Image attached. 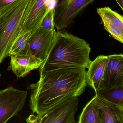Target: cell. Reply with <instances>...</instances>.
Returning a JSON list of instances; mask_svg holds the SVG:
<instances>
[{"instance_id": "30bf717a", "label": "cell", "mask_w": 123, "mask_h": 123, "mask_svg": "<svg viewBox=\"0 0 123 123\" xmlns=\"http://www.w3.org/2000/svg\"><path fill=\"white\" fill-rule=\"evenodd\" d=\"M107 59L103 90L123 85V55H110Z\"/></svg>"}, {"instance_id": "ac0fdd59", "label": "cell", "mask_w": 123, "mask_h": 123, "mask_svg": "<svg viewBox=\"0 0 123 123\" xmlns=\"http://www.w3.org/2000/svg\"><path fill=\"white\" fill-rule=\"evenodd\" d=\"M54 9H50L49 10L44 18L40 26L48 29H55L54 22Z\"/></svg>"}, {"instance_id": "d6986e66", "label": "cell", "mask_w": 123, "mask_h": 123, "mask_svg": "<svg viewBox=\"0 0 123 123\" xmlns=\"http://www.w3.org/2000/svg\"><path fill=\"white\" fill-rule=\"evenodd\" d=\"M17 0H0V13L8 6Z\"/></svg>"}, {"instance_id": "44dd1931", "label": "cell", "mask_w": 123, "mask_h": 123, "mask_svg": "<svg viewBox=\"0 0 123 123\" xmlns=\"http://www.w3.org/2000/svg\"><path fill=\"white\" fill-rule=\"evenodd\" d=\"M122 10H123V0H115Z\"/></svg>"}, {"instance_id": "7a4b0ae2", "label": "cell", "mask_w": 123, "mask_h": 123, "mask_svg": "<svg viewBox=\"0 0 123 123\" xmlns=\"http://www.w3.org/2000/svg\"><path fill=\"white\" fill-rule=\"evenodd\" d=\"M91 49L84 39L72 34L56 33L48 56L39 72L62 68H88L91 62Z\"/></svg>"}, {"instance_id": "7402d4cb", "label": "cell", "mask_w": 123, "mask_h": 123, "mask_svg": "<svg viewBox=\"0 0 123 123\" xmlns=\"http://www.w3.org/2000/svg\"><path fill=\"white\" fill-rule=\"evenodd\" d=\"M1 74H0V77H1Z\"/></svg>"}, {"instance_id": "ffe728a7", "label": "cell", "mask_w": 123, "mask_h": 123, "mask_svg": "<svg viewBox=\"0 0 123 123\" xmlns=\"http://www.w3.org/2000/svg\"><path fill=\"white\" fill-rule=\"evenodd\" d=\"M28 123H39L38 119L37 116L31 115L26 120Z\"/></svg>"}, {"instance_id": "7c38bea8", "label": "cell", "mask_w": 123, "mask_h": 123, "mask_svg": "<svg viewBox=\"0 0 123 123\" xmlns=\"http://www.w3.org/2000/svg\"><path fill=\"white\" fill-rule=\"evenodd\" d=\"M95 100L102 123H123V108L95 93Z\"/></svg>"}, {"instance_id": "ba28073f", "label": "cell", "mask_w": 123, "mask_h": 123, "mask_svg": "<svg viewBox=\"0 0 123 123\" xmlns=\"http://www.w3.org/2000/svg\"><path fill=\"white\" fill-rule=\"evenodd\" d=\"M56 33L55 29H46L41 26L31 33L28 43L29 49L43 64L48 56Z\"/></svg>"}, {"instance_id": "277c9868", "label": "cell", "mask_w": 123, "mask_h": 123, "mask_svg": "<svg viewBox=\"0 0 123 123\" xmlns=\"http://www.w3.org/2000/svg\"><path fill=\"white\" fill-rule=\"evenodd\" d=\"M95 0H57L54 8V22L58 31L67 28L88 5Z\"/></svg>"}, {"instance_id": "5bb4252c", "label": "cell", "mask_w": 123, "mask_h": 123, "mask_svg": "<svg viewBox=\"0 0 123 123\" xmlns=\"http://www.w3.org/2000/svg\"><path fill=\"white\" fill-rule=\"evenodd\" d=\"M96 11L103 23L106 22L113 24L123 30V17L122 15L108 7L97 8Z\"/></svg>"}, {"instance_id": "8fae6325", "label": "cell", "mask_w": 123, "mask_h": 123, "mask_svg": "<svg viewBox=\"0 0 123 123\" xmlns=\"http://www.w3.org/2000/svg\"><path fill=\"white\" fill-rule=\"evenodd\" d=\"M107 56L100 55L91 61L86 71L87 84L95 92L103 90L105 70L107 64Z\"/></svg>"}, {"instance_id": "5b68a950", "label": "cell", "mask_w": 123, "mask_h": 123, "mask_svg": "<svg viewBox=\"0 0 123 123\" xmlns=\"http://www.w3.org/2000/svg\"><path fill=\"white\" fill-rule=\"evenodd\" d=\"M28 92L13 87L0 90V123L7 122L22 110Z\"/></svg>"}, {"instance_id": "2e32d148", "label": "cell", "mask_w": 123, "mask_h": 123, "mask_svg": "<svg viewBox=\"0 0 123 123\" xmlns=\"http://www.w3.org/2000/svg\"><path fill=\"white\" fill-rule=\"evenodd\" d=\"M31 33V31H29L18 34L11 46L9 52L10 56L21 52L26 48Z\"/></svg>"}, {"instance_id": "6da1fadb", "label": "cell", "mask_w": 123, "mask_h": 123, "mask_svg": "<svg viewBox=\"0 0 123 123\" xmlns=\"http://www.w3.org/2000/svg\"><path fill=\"white\" fill-rule=\"evenodd\" d=\"M85 69L62 68L40 72V79L29 86V106L37 116L43 114L62 101L78 97L88 84Z\"/></svg>"}, {"instance_id": "3957f363", "label": "cell", "mask_w": 123, "mask_h": 123, "mask_svg": "<svg viewBox=\"0 0 123 123\" xmlns=\"http://www.w3.org/2000/svg\"><path fill=\"white\" fill-rule=\"evenodd\" d=\"M29 0H17L0 13V64L10 56L11 46L22 29Z\"/></svg>"}, {"instance_id": "9a60e30c", "label": "cell", "mask_w": 123, "mask_h": 123, "mask_svg": "<svg viewBox=\"0 0 123 123\" xmlns=\"http://www.w3.org/2000/svg\"><path fill=\"white\" fill-rule=\"evenodd\" d=\"M107 100L123 108V85L96 92Z\"/></svg>"}, {"instance_id": "9c48e42d", "label": "cell", "mask_w": 123, "mask_h": 123, "mask_svg": "<svg viewBox=\"0 0 123 123\" xmlns=\"http://www.w3.org/2000/svg\"><path fill=\"white\" fill-rule=\"evenodd\" d=\"M10 57L8 70H12L18 78L24 77L31 71L39 69L43 63L31 53L29 44L21 52Z\"/></svg>"}, {"instance_id": "e0dca14e", "label": "cell", "mask_w": 123, "mask_h": 123, "mask_svg": "<svg viewBox=\"0 0 123 123\" xmlns=\"http://www.w3.org/2000/svg\"><path fill=\"white\" fill-rule=\"evenodd\" d=\"M104 28L109 32L112 37L116 40L122 43H123V30L109 23L104 22Z\"/></svg>"}, {"instance_id": "4fadbf2b", "label": "cell", "mask_w": 123, "mask_h": 123, "mask_svg": "<svg viewBox=\"0 0 123 123\" xmlns=\"http://www.w3.org/2000/svg\"><path fill=\"white\" fill-rule=\"evenodd\" d=\"M79 123H102L96 106L95 96L83 108L78 117Z\"/></svg>"}, {"instance_id": "8992f818", "label": "cell", "mask_w": 123, "mask_h": 123, "mask_svg": "<svg viewBox=\"0 0 123 123\" xmlns=\"http://www.w3.org/2000/svg\"><path fill=\"white\" fill-rule=\"evenodd\" d=\"M78 102V97H72L62 101L43 114L37 116L39 123H76L75 116Z\"/></svg>"}, {"instance_id": "52a82bcc", "label": "cell", "mask_w": 123, "mask_h": 123, "mask_svg": "<svg viewBox=\"0 0 123 123\" xmlns=\"http://www.w3.org/2000/svg\"><path fill=\"white\" fill-rule=\"evenodd\" d=\"M56 2L57 0H29L20 33H32L39 27L49 9L54 8Z\"/></svg>"}]
</instances>
